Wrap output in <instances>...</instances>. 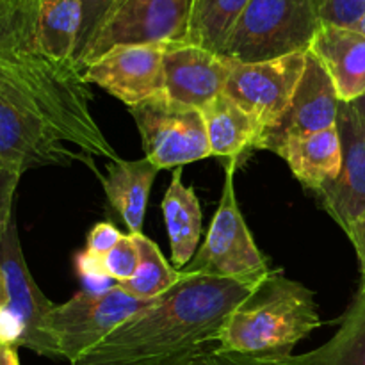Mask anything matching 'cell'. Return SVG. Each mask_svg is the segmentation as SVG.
<instances>
[{
    "instance_id": "d6a6232c",
    "label": "cell",
    "mask_w": 365,
    "mask_h": 365,
    "mask_svg": "<svg viewBox=\"0 0 365 365\" xmlns=\"http://www.w3.org/2000/svg\"><path fill=\"white\" fill-rule=\"evenodd\" d=\"M7 302V289H6V278H4L2 267H0V309L6 305Z\"/></svg>"
},
{
    "instance_id": "d6986e66",
    "label": "cell",
    "mask_w": 365,
    "mask_h": 365,
    "mask_svg": "<svg viewBox=\"0 0 365 365\" xmlns=\"http://www.w3.org/2000/svg\"><path fill=\"white\" fill-rule=\"evenodd\" d=\"M163 214L173 264L178 267L187 266L196 255L202 235V207L195 187L184 185L182 168H175L171 175L170 187L163 200Z\"/></svg>"
},
{
    "instance_id": "8992f818",
    "label": "cell",
    "mask_w": 365,
    "mask_h": 365,
    "mask_svg": "<svg viewBox=\"0 0 365 365\" xmlns=\"http://www.w3.org/2000/svg\"><path fill=\"white\" fill-rule=\"evenodd\" d=\"M155 302L157 298H135L113 284L102 291H82L63 305H56L50 314V331L59 356L75 364L125 321Z\"/></svg>"
},
{
    "instance_id": "9c48e42d",
    "label": "cell",
    "mask_w": 365,
    "mask_h": 365,
    "mask_svg": "<svg viewBox=\"0 0 365 365\" xmlns=\"http://www.w3.org/2000/svg\"><path fill=\"white\" fill-rule=\"evenodd\" d=\"M192 0H116L84 53L81 70L121 45L185 43Z\"/></svg>"
},
{
    "instance_id": "9a60e30c",
    "label": "cell",
    "mask_w": 365,
    "mask_h": 365,
    "mask_svg": "<svg viewBox=\"0 0 365 365\" xmlns=\"http://www.w3.org/2000/svg\"><path fill=\"white\" fill-rule=\"evenodd\" d=\"M88 160L52 128L0 102V164L25 173L43 166Z\"/></svg>"
},
{
    "instance_id": "277c9868",
    "label": "cell",
    "mask_w": 365,
    "mask_h": 365,
    "mask_svg": "<svg viewBox=\"0 0 365 365\" xmlns=\"http://www.w3.org/2000/svg\"><path fill=\"white\" fill-rule=\"evenodd\" d=\"M319 27L317 0H250L221 56L235 63H262L309 52Z\"/></svg>"
},
{
    "instance_id": "30bf717a",
    "label": "cell",
    "mask_w": 365,
    "mask_h": 365,
    "mask_svg": "<svg viewBox=\"0 0 365 365\" xmlns=\"http://www.w3.org/2000/svg\"><path fill=\"white\" fill-rule=\"evenodd\" d=\"M305 64L307 52L262 63L234 61L223 93L252 118L259 130V141L289 109L305 71Z\"/></svg>"
},
{
    "instance_id": "4dcf8cb0",
    "label": "cell",
    "mask_w": 365,
    "mask_h": 365,
    "mask_svg": "<svg viewBox=\"0 0 365 365\" xmlns=\"http://www.w3.org/2000/svg\"><path fill=\"white\" fill-rule=\"evenodd\" d=\"M348 237L349 241H351L353 248H355L356 257H359L360 273H362V287L360 289H364L365 291V212L362 214V217L353 225Z\"/></svg>"
},
{
    "instance_id": "7c38bea8",
    "label": "cell",
    "mask_w": 365,
    "mask_h": 365,
    "mask_svg": "<svg viewBox=\"0 0 365 365\" xmlns=\"http://www.w3.org/2000/svg\"><path fill=\"white\" fill-rule=\"evenodd\" d=\"M337 128L342 143L341 173L316 195L348 235L365 212V121L353 103L341 102Z\"/></svg>"
},
{
    "instance_id": "4316f807",
    "label": "cell",
    "mask_w": 365,
    "mask_h": 365,
    "mask_svg": "<svg viewBox=\"0 0 365 365\" xmlns=\"http://www.w3.org/2000/svg\"><path fill=\"white\" fill-rule=\"evenodd\" d=\"M177 365H292L289 356H259L246 353L223 351L220 348L207 349L192 359L184 360Z\"/></svg>"
},
{
    "instance_id": "ac0fdd59",
    "label": "cell",
    "mask_w": 365,
    "mask_h": 365,
    "mask_svg": "<svg viewBox=\"0 0 365 365\" xmlns=\"http://www.w3.org/2000/svg\"><path fill=\"white\" fill-rule=\"evenodd\" d=\"M157 173L159 168L148 157H143L138 160H113L107 166V175L102 177L107 198L123 217L130 234L143 232L150 189Z\"/></svg>"
},
{
    "instance_id": "f546056e",
    "label": "cell",
    "mask_w": 365,
    "mask_h": 365,
    "mask_svg": "<svg viewBox=\"0 0 365 365\" xmlns=\"http://www.w3.org/2000/svg\"><path fill=\"white\" fill-rule=\"evenodd\" d=\"M121 237H123V234L114 225L96 223L88 235V248H86V252L89 255L103 257L120 242Z\"/></svg>"
},
{
    "instance_id": "5b68a950",
    "label": "cell",
    "mask_w": 365,
    "mask_h": 365,
    "mask_svg": "<svg viewBox=\"0 0 365 365\" xmlns=\"http://www.w3.org/2000/svg\"><path fill=\"white\" fill-rule=\"evenodd\" d=\"M0 267L7 289V302L0 309V344L21 346L38 355L61 359L50 331V314L56 305L43 294L29 271L14 217L0 239Z\"/></svg>"
},
{
    "instance_id": "3957f363",
    "label": "cell",
    "mask_w": 365,
    "mask_h": 365,
    "mask_svg": "<svg viewBox=\"0 0 365 365\" xmlns=\"http://www.w3.org/2000/svg\"><path fill=\"white\" fill-rule=\"evenodd\" d=\"M319 327L314 292L282 271H271L228 317L217 348L246 355L289 356L294 346Z\"/></svg>"
},
{
    "instance_id": "7402d4cb",
    "label": "cell",
    "mask_w": 365,
    "mask_h": 365,
    "mask_svg": "<svg viewBox=\"0 0 365 365\" xmlns=\"http://www.w3.org/2000/svg\"><path fill=\"white\" fill-rule=\"evenodd\" d=\"M292 365H365V291L360 289L341 327L327 344L305 355H291Z\"/></svg>"
},
{
    "instance_id": "603a6c76",
    "label": "cell",
    "mask_w": 365,
    "mask_h": 365,
    "mask_svg": "<svg viewBox=\"0 0 365 365\" xmlns=\"http://www.w3.org/2000/svg\"><path fill=\"white\" fill-rule=\"evenodd\" d=\"M250 0H192L185 43L221 53Z\"/></svg>"
},
{
    "instance_id": "4fadbf2b",
    "label": "cell",
    "mask_w": 365,
    "mask_h": 365,
    "mask_svg": "<svg viewBox=\"0 0 365 365\" xmlns=\"http://www.w3.org/2000/svg\"><path fill=\"white\" fill-rule=\"evenodd\" d=\"M339 100L335 86L319 61L307 52V64L292 102L273 128L262 135L257 150H274L289 138L314 134L337 125Z\"/></svg>"
},
{
    "instance_id": "ba28073f",
    "label": "cell",
    "mask_w": 365,
    "mask_h": 365,
    "mask_svg": "<svg viewBox=\"0 0 365 365\" xmlns=\"http://www.w3.org/2000/svg\"><path fill=\"white\" fill-rule=\"evenodd\" d=\"M237 164L239 160L227 164L223 192L209 234L198 253L185 266V271H202L227 278L264 277L271 273L239 209L234 187Z\"/></svg>"
},
{
    "instance_id": "ffe728a7",
    "label": "cell",
    "mask_w": 365,
    "mask_h": 365,
    "mask_svg": "<svg viewBox=\"0 0 365 365\" xmlns=\"http://www.w3.org/2000/svg\"><path fill=\"white\" fill-rule=\"evenodd\" d=\"M210 153L220 159L239 160L248 150H257L259 130L252 118L225 93L202 107Z\"/></svg>"
},
{
    "instance_id": "e575fe53",
    "label": "cell",
    "mask_w": 365,
    "mask_h": 365,
    "mask_svg": "<svg viewBox=\"0 0 365 365\" xmlns=\"http://www.w3.org/2000/svg\"><path fill=\"white\" fill-rule=\"evenodd\" d=\"M353 29H356V31L362 32V34H365V14H364L362 18H360L359 21H356V25Z\"/></svg>"
},
{
    "instance_id": "1f68e13d",
    "label": "cell",
    "mask_w": 365,
    "mask_h": 365,
    "mask_svg": "<svg viewBox=\"0 0 365 365\" xmlns=\"http://www.w3.org/2000/svg\"><path fill=\"white\" fill-rule=\"evenodd\" d=\"M16 349L14 346L0 344V365H20Z\"/></svg>"
},
{
    "instance_id": "d590c367",
    "label": "cell",
    "mask_w": 365,
    "mask_h": 365,
    "mask_svg": "<svg viewBox=\"0 0 365 365\" xmlns=\"http://www.w3.org/2000/svg\"><path fill=\"white\" fill-rule=\"evenodd\" d=\"M4 2H6V0H0V4H4Z\"/></svg>"
},
{
    "instance_id": "d4e9b609",
    "label": "cell",
    "mask_w": 365,
    "mask_h": 365,
    "mask_svg": "<svg viewBox=\"0 0 365 365\" xmlns=\"http://www.w3.org/2000/svg\"><path fill=\"white\" fill-rule=\"evenodd\" d=\"M114 2L116 0H81V29H78L77 45H75L73 52V63L77 64L78 70H81L82 57L88 52L93 38L98 32L100 25L103 24Z\"/></svg>"
},
{
    "instance_id": "484cf974",
    "label": "cell",
    "mask_w": 365,
    "mask_h": 365,
    "mask_svg": "<svg viewBox=\"0 0 365 365\" xmlns=\"http://www.w3.org/2000/svg\"><path fill=\"white\" fill-rule=\"evenodd\" d=\"M138 248H135V242L130 234L123 235L120 242L107 255L100 257L103 273L114 284L130 280L135 274V269H138Z\"/></svg>"
},
{
    "instance_id": "6da1fadb",
    "label": "cell",
    "mask_w": 365,
    "mask_h": 365,
    "mask_svg": "<svg viewBox=\"0 0 365 365\" xmlns=\"http://www.w3.org/2000/svg\"><path fill=\"white\" fill-rule=\"evenodd\" d=\"M269 274V273H267ZM182 271L173 287L71 365H177L217 342L228 317L266 280Z\"/></svg>"
},
{
    "instance_id": "f1b7e54d",
    "label": "cell",
    "mask_w": 365,
    "mask_h": 365,
    "mask_svg": "<svg viewBox=\"0 0 365 365\" xmlns=\"http://www.w3.org/2000/svg\"><path fill=\"white\" fill-rule=\"evenodd\" d=\"M21 171L14 168L0 164V239L9 228V223L13 221V200L14 191L20 182Z\"/></svg>"
},
{
    "instance_id": "7a4b0ae2",
    "label": "cell",
    "mask_w": 365,
    "mask_h": 365,
    "mask_svg": "<svg viewBox=\"0 0 365 365\" xmlns=\"http://www.w3.org/2000/svg\"><path fill=\"white\" fill-rule=\"evenodd\" d=\"M34 9L36 0L0 4V102L52 128L91 170L98 157L120 159L93 116V93L81 70L36 45Z\"/></svg>"
},
{
    "instance_id": "e0dca14e",
    "label": "cell",
    "mask_w": 365,
    "mask_h": 365,
    "mask_svg": "<svg viewBox=\"0 0 365 365\" xmlns=\"http://www.w3.org/2000/svg\"><path fill=\"white\" fill-rule=\"evenodd\" d=\"M305 187L317 192L339 177L342 143L337 125L314 134L289 138L274 150Z\"/></svg>"
},
{
    "instance_id": "836d02e7",
    "label": "cell",
    "mask_w": 365,
    "mask_h": 365,
    "mask_svg": "<svg viewBox=\"0 0 365 365\" xmlns=\"http://www.w3.org/2000/svg\"><path fill=\"white\" fill-rule=\"evenodd\" d=\"M353 107H355L356 113H359L360 118L365 121V95L362 96V98L356 100V102H353Z\"/></svg>"
},
{
    "instance_id": "8fae6325",
    "label": "cell",
    "mask_w": 365,
    "mask_h": 365,
    "mask_svg": "<svg viewBox=\"0 0 365 365\" xmlns=\"http://www.w3.org/2000/svg\"><path fill=\"white\" fill-rule=\"evenodd\" d=\"M170 43L121 45L82 68L86 84H96L127 107L164 93L163 61Z\"/></svg>"
},
{
    "instance_id": "5bb4252c",
    "label": "cell",
    "mask_w": 365,
    "mask_h": 365,
    "mask_svg": "<svg viewBox=\"0 0 365 365\" xmlns=\"http://www.w3.org/2000/svg\"><path fill=\"white\" fill-rule=\"evenodd\" d=\"M234 61L189 43H170L164 52V93L184 106L202 109L225 91Z\"/></svg>"
},
{
    "instance_id": "52a82bcc",
    "label": "cell",
    "mask_w": 365,
    "mask_h": 365,
    "mask_svg": "<svg viewBox=\"0 0 365 365\" xmlns=\"http://www.w3.org/2000/svg\"><path fill=\"white\" fill-rule=\"evenodd\" d=\"M130 109L145 157L159 170L182 168L210 157L202 110L171 100L166 93Z\"/></svg>"
},
{
    "instance_id": "cb8c5ba5",
    "label": "cell",
    "mask_w": 365,
    "mask_h": 365,
    "mask_svg": "<svg viewBox=\"0 0 365 365\" xmlns=\"http://www.w3.org/2000/svg\"><path fill=\"white\" fill-rule=\"evenodd\" d=\"M138 248V269L127 282H120V287L128 294L141 299H155L170 291L182 277V271L173 269L164 259L159 246L146 237L143 232L130 234Z\"/></svg>"
},
{
    "instance_id": "44dd1931",
    "label": "cell",
    "mask_w": 365,
    "mask_h": 365,
    "mask_svg": "<svg viewBox=\"0 0 365 365\" xmlns=\"http://www.w3.org/2000/svg\"><path fill=\"white\" fill-rule=\"evenodd\" d=\"M81 29V0H38L34 9V39L50 59L73 63Z\"/></svg>"
},
{
    "instance_id": "2e32d148",
    "label": "cell",
    "mask_w": 365,
    "mask_h": 365,
    "mask_svg": "<svg viewBox=\"0 0 365 365\" xmlns=\"http://www.w3.org/2000/svg\"><path fill=\"white\" fill-rule=\"evenodd\" d=\"M309 52L330 75L339 100L353 103L365 95V34L353 27L321 24Z\"/></svg>"
},
{
    "instance_id": "83f0119b",
    "label": "cell",
    "mask_w": 365,
    "mask_h": 365,
    "mask_svg": "<svg viewBox=\"0 0 365 365\" xmlns=\"http://www.w3.org/2000/svg\"><path fill=\"white\" fill-rule=\"evenodd\" d=\"M321 24L355 27L365 14V0H317Z\"/></svg>"
}]
</instances>
